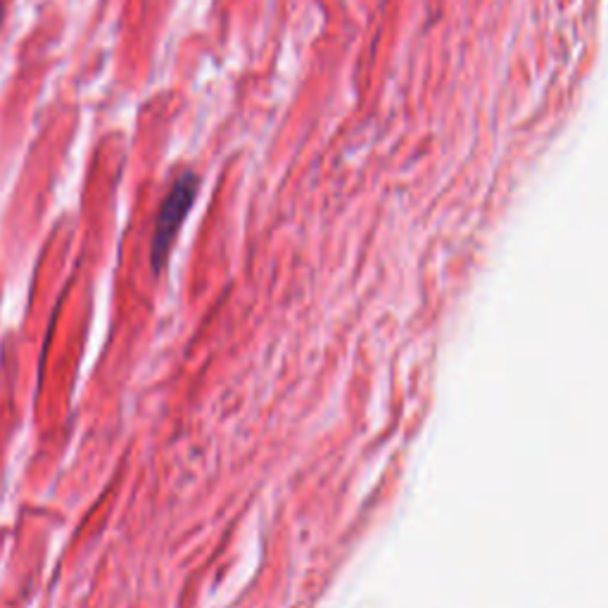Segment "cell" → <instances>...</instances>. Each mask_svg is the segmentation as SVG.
<instances>
[{"label": "cell", "mask_w": 608, "mask_h": 608, "mask_svg": "<svg viewBox=\"0 0 608 608\" xmlns=\"http://www.w3.org/2000/svg\"><path fill=\"white\" fill-rule=\"evenodd\" d=\"M200 179L193 171H183L179 179L174 181V186L164 198L160 214H157L155 233H152V245H150V262L152 269L162 271V266L167 264L171 243H174L176 233L183 221H186L190 207H193L195 198H198Z\"/></svg>", "instance_id": "cell-1"}]
</instances>
